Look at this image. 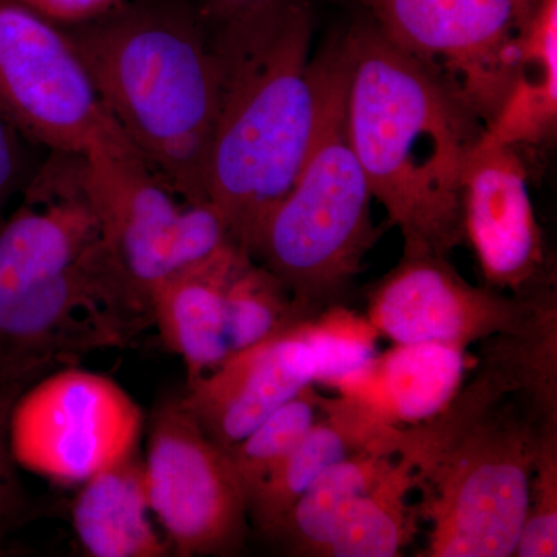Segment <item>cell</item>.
<instances>
[{
	"label": "cell",
	"instance_id": "6da1fadb",
	"mask_svg": "<svg viewBox=\"0 0 557 557\" xmlns=\"http://www.w3.org/2000/svg\"><path fill=\"white\" fill-rule=\"evenodd\" d=\"M79 166L35 180L0 226V386L28 387L153 327L102 234Z\"/></svg>",
	"mask_w": 557,
	"mask_h": 557
},
{
	"label": "cell",
	"instance_id": "7a4b0ae2",
	"mask_svg": "<svg viewBox=\"0 0 557 557\" xmlns=\"http://www.w3.org/2000/svg\"><path fill=\"white\" fill-rule=\"evenodd\" d=\"M209 28L225 64V94L209 153L208 201L249 252L309 156L335 44L311 58L310 0H281Z\"/></svg>",
	"mask_w": 557,
	"mask_h": 557
},
{
	"label": "cell",
	"instance_id": "3957f363",
	"mask_svg": "<svg viewBox=\"0 0 557 557\" xmlns=\"http://www.w3.org/2000/svg\"><path fill=\"white\" fill-rule=\"evenodd\" d=\"M341 40L348 139L373 199L398 226L405 255L449 256L465 242V171L485 124L372 20Z\"/></svg>",
	"mask_w": 557,
	"mask_h": 557
},
{
	"label": "cell",
	"instance_id": "277c9868",
	"mask_svg": "<svg viewBox=\"0 0 557 557\" xmlns=\"http://www.w3.org/2000/svg\"><path fill=\"white\" fill-rule=\"evenodd\" d=\"M557 424L493 350L438 416L399 428L412 468L424 557L515 556L542 432Z\"/></svg>",
	"mask_w": 557,
	"mask_h": 557
},
{
	"label": "cell",
	"instance_id": "5b68a950",
	"mask_svg": "<svg viewBox=\"0 0 557 557\" xmlns=\"http://www.w3.org/2000/svg\"><path fill=\"white\" fill-rule=\"evenodd\" d=\"M116 126L180 199L208 201V163L225 64L199 9L121 2L64 25Z\"/></svg>",
	"mask_w": 557,
	"mask_h": 557
},
{
	"label": "cell",
	"instance_id": "8992f818",
	"mask_svg": "<svg viewBox=\"0 0 557 557\" xmlns=\"http://www.w3.org/2000/svg\"><path fill=\"white\" fill-rule=\"evenodd\" d=\"M346 94L347 58L338 40L306 163L249 245L252 259L287 288L306 319L346 306L362 260L379 239L372 190L348 139Z\"/></svg>",
	"mask_w": 557,
	"mask_h": 557
},
{
	"label": "cell",
	"instance_id": "52a82bcc",
	"mask_svg": "<svg viewBox=\"0 0 557 557\" xmlns=\"http://www.w3.org/2000/svg\"><path fill=\"white\" fill-rule=\"evenodd\" d=\"M79 171L110 251L149 304L161 282L233 242L211 203L178 201L127 138L95 146Z\"/></svg>",
	"mask_w": 557,
	"mask_h": 557
},
{
	"label": "cell",
	"instance_id": "ba28073f",
	"mask_svg": "<svg viewBox=\"0 0 557 557\" xmlns=\"http://www.w3.org/2000/svg\"><path fill=\"white\" fill-rule=\"evenodd\" d=\"M376 27L490 126L515 84L539 0H362Z\"/></svg>",
	"mask_w": 557,
	"mask_h": 557
},
{
	"label": "cell",
	"instance_id": "9c48e42d",
	"mask_svg": "<svg viewBox=\"0 0 557 557\" xmlns=\"http://www.w3.org/2000/svg\"><path fill=\"white\" fill-rule=\"evenodd\" d=\"M0 108L58 156L126 138L64 25L21 0H0Z\"/></svg>",
	"mask_w": 557,
	"mask_h": 557
},
{
	"label": "cell",
	"instance_id": "30bf717a",
	"mask_svg": "<svg viewBox=\"0 0 557 557\" xmlns=\"http://www.w3.org/2000/svg\"><path fill=\"white\" fill-rule=\"evenodd\" d=\"M145 479L150 511L180 557L236 556L247 544L248 498L233 461L183 395L150 417Z\"/></svg>",
	"mask_w": 557,
	"mask_h": 557
},
{
	"label": "cell",
	"instance_id": "8fae6325",
	"mask_svg": "<svg viewBox=\"0 0 557 557\" xmlns=\"http://www.w3.org/2000/svg\"><path fill=\"white\" fill-rule=\"evenodd\" d=\"M143 413L101 373L64 368L25 388L10 416L17 467L51 482L83 483L138 449Z\"/></svg>",
	"mask_w": 557,
	"mask_h": 557
},
{
	"label": "cell",
	"instance_id": "7c38bea8",
	"mask_svg": "<svg viewBox=\"0 0 557 557\" xmlns=\"http://www.w3.org/2000/svg\"><path fill=\"white\" fill-rule=\"evenodd\" d=\"M449 256L405 255L369 295L368 318L394 344H471L525 329L555 289L520 299L460 276Z\"/></svg>",
	"mask_w": 557,
	"mask_h": 557
},
{
	"label": "cell",
	"instance_id": "4fadbf2b",
	"mask_svg": "<svg viewBox=\"0 0 557 557\" xmlns=\"http://www.w3.org/2000/svg\"><path fill=\"white\" fill-rule=\"evenodd\" d=\"M465 240L471 244L486 287L520 299L552 292V273L515 146L485 131L469 157L461 193Z\"/></svg>",
	"mask_w": 557,
	"mask_h": 557
},
{
	"label": "cell",
	"instance_id": "5bb4252c",
	"mask_svg": "<svg viewBox=\"0 0 557 557\" xmlns=\"http://www.w3.org/2000/svg\"><path fill=\"white\" fill-rule=\"evenodd\" d=\"M309 384L313 357L296 324L188 381L182 395L209 438L230 449Z\"/></svg>",
	"mask_w": 557,
	"mask_h": 557
},
{
	"label": "cell",
	"instance_id": "9a60e30c",
	"mask_svg": "<svg viewBox=\"0 0 557 557\" xmlns=\"http://www.w3.org/2000/svg\"><path fill=\"white\" fill-rule=\"evenodd\" d=\"M247 249L230 242L211 256L161 282L150 295L153 327L182 358L188 381L233 357L230 284Z\"/></svg>",
	"mask_w": 557,
	"mask_h": 557
},
{
	"label": "cell",
	"instance_id": "2e32d148",
	"mask_svg": "<svg viewBox=\"0 0 557 557\" xmlns=\"http://www.w3.org/2000/svg\"><path fill=\"white\" fill-rule=\"evenodd\" d=\"M397 428L358 399L324 397L306 437L249 494V525L269 536L322 472L391 437Z\"/></svg>",
	"mask_w": 557,
	"mask_h": 557
},
{
	"label": "cell",
	"instance_id": "e0dca14e",
	"mask_svg": "<svg viewBox=\"0 0 557 557\" xmlns=\"http://www.w3.org/2000/svg\"><path fill=\"white\" fill-rule=\"evenodd\" d=\"M467 350L449 344H395L339 392L368 406L394 426L438 416L465 383Z\"/></svg>",
	"mask_w": 557,
	"mask_h": 557
},
{
	"label": "cell",
	"instance_id": "ac0fdd59",
	"mask_svg": "<svg viewBox=\"0 0 557 557\" xmlns=\"http://www.w3.org/2000/svg\"><path fill=\"white\" fill-rule=\"evenodd\" d=\"M72 525L84 552L94 557H164L170 542L150 520L145 460L138 449L81 483Z\"/></svg>",
	"mask_w": 557,
	"mask_h": 557
},
{
	"label": "cell",
	"instance_id": "d6986e66",
	"mask_svg": "<svg viewBox=\"0 0 557 557\" xmlns=\"http://www.w3.org/2000/svg\"><path fill=\"white\" fill-rule=\"evenodd\" d=\"M398 431L322 472L265 539L289 556L325 557L348 505L397 457Z\"/></svg>",
	"mask_w": 557,
	"mask_h": 557
},
{
	"label": "cell",
	"instance_id": "ffe728a7",
	"mask_svg": "<svg viewBox=\"0 0 557 557\" xmlns=\"http://www.w3.org/2000/svg\"><path fill=\"white\" fill-rule=\"evenodd\" d=\"M557 119V0H539L515 84L496 120L486 127L505 145L539 143Z\"/></svg>",
	"mask_w": 557,
	"mask_h": 557
},
{
	"label": "cell",
	"instance_id": "44dd1931",
	"mask_svg": "<svg viewBox=\"0 0 557 557\" xmlns=\"http://www.w3.org/2000/svg\"><path fill=\"white\" fill-rule=\"evenodd\" d=\"M412 468L394 458L375 482L341 516L325 557H394L412 541L418 519Z\"/></svg>",
	"mask_w": 557,
	"mask_h": 557
},
{
	"label": "cell",
	"instance_id": "7402d4cb",
	"mask_svg": "<svg viewBox=\"0 0 557 557\" xmlns=\"http://www.w3.org/2000/svg\"><path fill=\"white\" fill-rule=\"evenodd\" d=\"M298 332L310 347L314 384L338 388L379 358L380 333L368 317L336 306L300 321Z\"/></svg>",
	"mask_w": 557,
	"mask_h": 557
},
{
	"label": "cell",
	"instance_id": "603a6c76",
	"mask_svg": "<svg viewBox=\"0 0 557 557\" xmlns=\"http://www.w3.org/2000/svg\"><path fill=\"white\" fill-rule=\"evenodd\" d=\"M324 395L309 384L274 410L247 437L226 449L247 498L267 475L298 446L321 412Z\"/></svg>",
	"mask_w": 557,
	"mask_h": 557
},
{
	"label": "cell",
	"instance_id": "cb8c5ba5",
	"mask_svg": "<svg viewBox=\"0 0 557 557\" xmlns=\"http://www.w3.org/2000/svg\"><path fill=\"white\" fill-rule=\"evenodd\" d=\"M515 556H557V424L542 432L530 500Z\"/></svg>",
	"mask_w": 557,
	"mask_h": 557
},
{
	"label": "cell",
	"instance_id": "d4e9b609",
	"mask_svg": "<svg viewBox=\"0 0 557 557\" xmlns=\"http://www.w3.org/2000/svg\"><path fill=\"white\" fill-rule=\"evenodd\" d=\"M24 386H0V541L28 519L32 512L30 496L17 474V463L10 446V416Z\"/></svg>",
	"mask_w": 557,
	"mask_h": 557
},
{
	"label": "cell",
	"instance_id": "484cf974",
	"mask_svg": "<svg viewBox=\"0 0 557 557\" xmlns=\"http://www.w3.org/2000/svg\"><path fill=\"white\" fill-rule=\"evenodd\" d=\"M25 137L0 108V207L24 185L27 171Z\"/></svg>",
	"mask_w": 557,
	"mask_h": 557
},
{
	"label": "cell",
	"instance_id": "4316f807",
	"mask_svg": "<svg viewBox=\"0 0 557 557\" xmlns=\"http://www.w3.org/2000/svg\"><path fill=\"white\" fill-rule=\"evenodd\" d=\"M44 16L61 25H76L97 20L123 0H21Z\"/></svg>",
	"mask_w": 557,
	"mask_h": 557
},
{
	"label": "cell",
	"instance_id": "83f0119b",
	"mask_svg": "<svg viewBox=\"0 0 557 557\" xmlns=\"http://www.w3.org/2000/svg\"><path fill=\"white\" fill-rule=\"evenodd\" d=\"M276 2L281 0H199L197 9L209 25H219Z\"/></svg>",
	"mask_w": 557,
	"mask_h": 557
},
{
	"label": "cell",
	"instance_id": "f1b7e54d",
	"mask_svg": "<svg viewBox=\"0 0 557 557\" xmlns=\"http://www.w3.org/2000/svg\"><path fill=\"white\" fill-rule=\"evenodd\" d=\"M11 555V548L7 547L5 544H3V541H0V556H9Z\"/></svg>",
	"mask_w": 557,
	"mask_h": 557
}]
</instances>
